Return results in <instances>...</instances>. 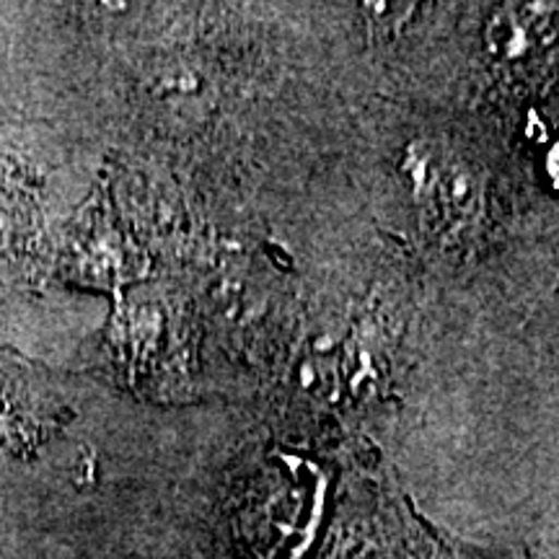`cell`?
<instances>
[{
    "label": "cell",
    "instance_id": "6da1fadb",
    "mask_svg": "<svg viewBox=\"0 0 559 559\" xmlns=\"http://www.w3.org/2000/svg\"><path fill=\"white\" fill-rule=\"evenodd\" d=\"M366 559H386L383 555H370V557H366Z\"/></svg>",
    "mask_w": 559,
    "mask_h": 559
}]
</instances>
